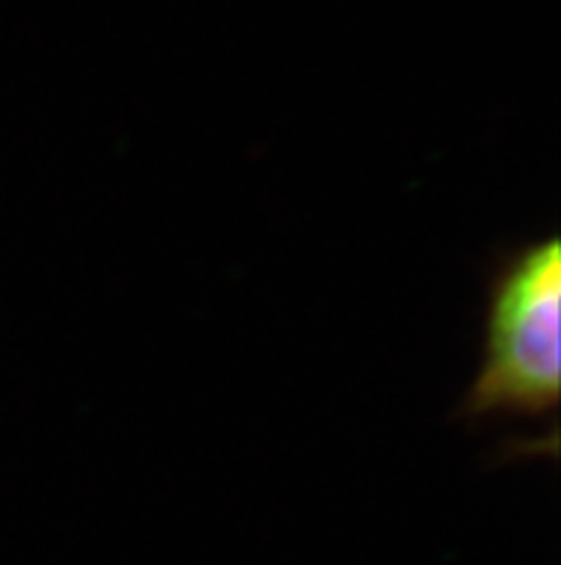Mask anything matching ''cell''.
Listing matches in <instances>:
<instances>
[{"instance_id": "6da1fadb", "label": "cell", "mask_w": 561, "mask_h": 565, "mask_svg": "<svg viewBox=\"0 0 561 565\" xmlns=\"http://www.w3.org/2000/svg\"><path fill=\"white\" fill-rule=\"evenodd\" d=\"M561 394V244H519L496 258L484 299L482 362L455 416L467 425L544 423Z\"/></svg>"}]
</instances>
